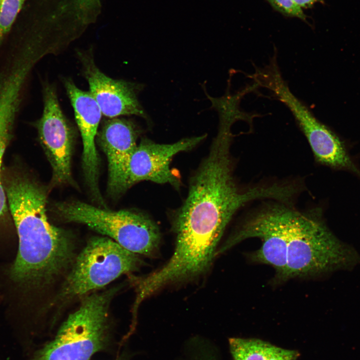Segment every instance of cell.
Returning a JSON list of instances; mask_svg holds the SVG:
<instances>
[{"mask_svg":"<svg viewBox=\"0 0 360 360\" xmlns=\"http://www.w3.org/2000/svg\"><path fill=\"white\" fill-rule=\"evenodd\" d=\"M4 187L18 238L9 278L24 294L38 292L70 270L76 257L74 241L48 220L46 192L34 180L16 174Z\"/></svg>","mask_w":360,"mask_h":360,"instance_id":"cell-1","label":"cell"},{"mask_svg":"<svg viewBox=\"0 0 360 360\" xmlns=\"http://www.w3.org/2000/svg\"><path fill=\"white\" fill-rule=\"evenodd\" d=\"M287 236L286 280L349 270L360 262L356 251L340 240L320 212L300 211L280 203Z\"/></svg>","mask_w":360,"mask_h":360,"instance_id":"cell-2","label":"cell"},{"mask_svg":"<svg viewBox=\"0 0 360 360\" xmlns=\"http://www.w3.org/2000/svg\"><path fill=\"white\" fill-rule=\"evenodd\" d=\"M117 289L85 296L54 338L36 350L30 360H90L106 348L110 340L108 309Z\"/></svg>","mask_w":360,"mask_h":360,"instance_id":"cell-3","label":"cell"},{"mask_svg":"<svg viewBox=\"0 0 360 360\" xmlns=\"http://www.w3.org/2000/svg\"><path fill=\"white\" fill-rule=\"evenodd\" d=\"M54 209L64 220L86 225L136 254L153 256L158 249L159 229L140 213L114 211L79 201L60 202Z\"/></svg>","mask_w":360,"mask_h":360,"instance_id":"cell-4","label":"cell"},{"mask_svg":"<svg viewBox=\"0 0 360 360\" xmlns=\"http://www.w3.org/2000/svg\"><path fill=\"white\" fill-rule=\"evenodd\" d=\"M142 264L133 253L107 236L94 237L76 256L56 300L63 304L102 288Z\"/></svg>","mask_w":360,"mask_h":360,"instance_id":"cell-5","label":"cell"},{"mask_svg":"<svg viewBox=\"0 0 360 360\" xmlns=\"http://www.w3.org/2000/svg\"><path fill=\"white\" fill-rule=\"evenodd\" d=\"M250 238H260L262 245L249 254L250 260L272 266L276 272L275 282L286 281L287 236L280 202L266 204L248 216L216 252V254Z\"/></svg>","mask_w":360,"mask_h":360,"instance_id":"cell-6","label":"cell"},{"mask_svg":"<svg viewBox=\"0 0 360 360\" xmlns=\"http://www.w3.org/2000/svg\"><path fill=\"white\" fill-rule=\"evenodd\" d=\"M264 87L291 112L318 162L334 168L352 167V162L338 138L294 94L281 73L270 76L266 80Z\"/></svg>","mask_w":360,"mask_h":360,"instance_id":"cell-7","label":"cell"},{"mask_svg":"<svg viewBox=\"0 0 360 360\" xmlns=\"http://www.w3.org/2000/svg\"><path fill=\"white\" fill-rule=\"evenodd\" d=\"M43 101L42 114L35 125L52 168L51 185L71 184L73 128L61 109L56 88L52 84L44 85Z\"/></svg>","mask_w":360,"mask_h":360,"instance_id":"cell-8","label":"cell"},{"mask_svg":"<svg viewBox=\"0 0 360 360\" xmlns=\"http://www.w3.org/2000/svg\"><path fill=\"white\" fill-rule=\"evenodd\" d=\"M206 136L182 139L172 144H162L143 140L129 156L124 166L122 188L124 192L136 183L150 181L170 184L176 189L180 181L170 168L172 158L176 154L194 148Z\"/></svg>","mask_w":360,"mask_h":360,"instance_id":"cell-9","label":"cell"},{"mask_svg":"<svg viewBox=\"0 0 360 360\" xmlns=\"http://www.w3.org/2000/svg\"><path fill=\"white\" fill-rule=\"evenodd\" d=\"M78 56L83 75L88 84L89 92L103 115L108 118L124 115L146 118L137 98L140 89L137 84L106 76L95 64L92 52H79Z\"/></svg>","mask_w":360,"mask_h":360,"instance_id":"cell-10","label":"cell"},{"mask_svg":"<svg viewBox=\"0 0 360 360\" xmlns=\"http://www.w3.org/2000/svg\"><path fill=\"white\" fill-rule=\"evenodd\" d=\"M64 86L74 110L76 121L82 136V166L85 182L93 198L104 206L98 186L100 160L95 140L102 114L89 92L78 88L72 80L65 79Z\"/></svg>","mask_w":360,"mask_h":360,"instance_id":"cell-11","label":"cell"},{"mask_svg":"<svg viewBox=\"0 0 360 360\" xmlns=\"http://www.w3.org/2000/svg\"><path fill=\"white\" fill-rule=\"evenodd\" d=\"M139 130L131 120L110 118L104 122L98 134V142L108 161V190L112 196L124 193V166L136 146Z\"/></svg>","mask_w":360,"mask_h":360,"instance_id":"cell-12","label":"cell"},{"mask_svg":"<svg viewBox=\"0 0 360 360\" xmlns=\"http://www.w3.org/2000/svg\"><path fill=\"white\" fill-rule=\"evenodd\" d=\"M234 360H296L298 352L284 349L257 338L228 339Z\"/></svg>","mask_w":360,"mask_h":360,"instance_id":"cell-13","label":"cell"},{"mask_svg":"<svg viewBox=\"0 0 360 360\" xmlns=\"http://www.w3.org/2000/svg\"><path fill=\"white\" fill-rule=\"evenodd\" d=\"M28 0H2L0 5V46Z\"/></svg>","mask_w":360,"mask_h":360,"instance_id":"cell-14","label":"cell"},{"mask_svg":"<svg viewBox=\"0 0 360 360\" xmlns=\"http://www.w3.org/2000/svg\"><path fill=\"white\" fill-rule=\"evenodd\" d=\"M276 11L282 14L296 17L305 20L306 16L302 8L296 5L292 0H266Z\"/></svg>","mask_w":360,"mask_h":360,"instance_id":"cell-15","label":"cell"},{"mask_svg":"<svg viewBox=\"0 0 360 360\" xmlns=\"http://www.w3.org/2000/svg\"><path fill=\"white\" fill-rule=\"evenodd\" d=\"M293 2L302 8H308L312 7L316 2H323V0H292Z\"/></svg>","mask_w":360,"mask_h":360,"instance_id":"cell-16","label":"cell"},{"mask_svg":"<svg viewBox=\"0 0 360 360\" xmlns=\"http://www.w3.org/2000/svg\"><path fill=\"white\" fill-rule=\"evenodd\" d=\"M116 360H124L123 358H118Z\"/></svg>","mask_w":360,"mask_h":360,"instance_id":"cell-17","label":"cell"},{"mask_svg":"<svg viewBox=\"0 0 360 360\" xmlns=\"http://www.w3.org/2000/svg\"><path fill=\"white\" fill-rule=\"evenodd\" d=\"M2 0H0V5L1 3H2Z\"/></svg>","mask_w":360,"mask_h":360,"instance_id":"cell-18","label":"cell"}]
</instances>
